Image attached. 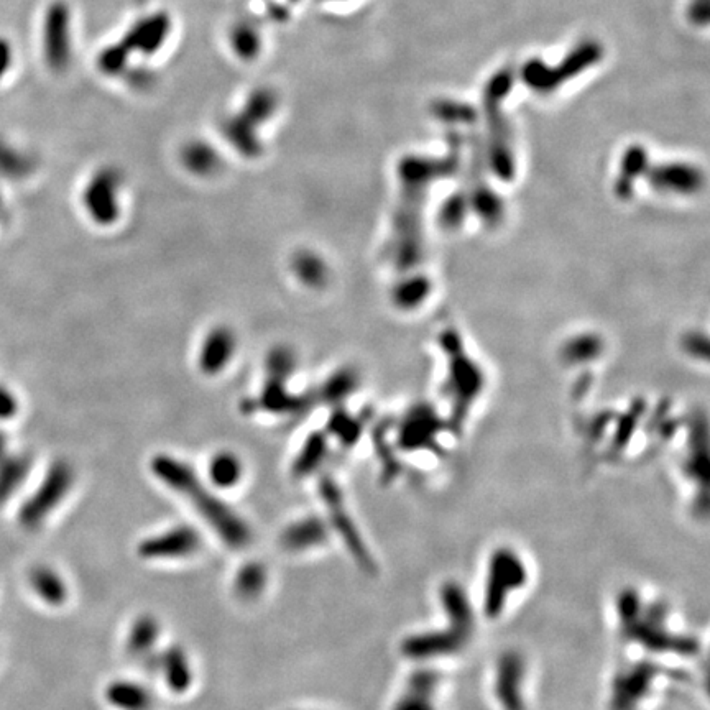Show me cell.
Here are the masks:
<instances>
[{
  "instance_id": "44dd1931",
  "label": "cell",
  "mask_w": 710,
  "mask_h": 710,
  "mask_svg": "<svg viewBox=\"0 0 710 710\" xmlns=\"http://www.w3.org/2000/svg\"><path fill=\"white\" fill-rule=\"evenodd\" d=\"M35 170V160L9 140L0 137V176L7 180H24Z\"/></svg>"
},
{
  "instance_id": "5b68a950",
  "label": "cell",
  "mask_w": 710,
  "mask_h": 710,
  "mask_svg": "<svg viewBox=\"0 0 710 710\" xmlns=\"http://www.w3.org/2000/svg\"><path fill=\"white\" fill-rule=\"evenodd\" d=\"M120 188L122 173L112 166L97 170L84 188V208L99 226H112L119 219Z\"/></svg>"
},
{
  "instance_id": "603a6c76",
  "label": "cell",
  "mask_w": 710,
  "mask_h": 710,
  "mask_svg": "<svg viewBox=\"0 0 710 710\" xmlns=\"http://www.w3.org/2000/svg\"><path fill=\"white\" fill-rule=\"evenodd\" d=\"M32 467V459L20 454L0 462V503H4L10 495L15 494L24 484Z\"/></svg>"
},
{
  "instance_id": "f1b7e54d",
  "label": "cell",
  "mask_w": 710,
  "mask_h": 710,
  "mask_svg": "<svg viewBox=\"0 0 710 710\" xmlns=\"http://www.w3.org/2000/svg\"><path fill=\"white\" fill-rule=\"evenodd\" d=\"M354 387L355 377L351 370H339L326 382L321 397L328 403H339L349 397V393L354 390Z\"/></svg>"
},
{
  "instance_id": "5bb4252c",
  "label": "cell",
  "mask_w": 710,
  "mask_h": 710,
  "mask_svg": "<svg viewBox=\"0 0 710 710\" xmlns=\"http://www.w3.org/2000/svg\"><path fill=\"white\" fill-rule=\"evenodd\" d=\"M181 163L191 175L211 178L222 170V158L216 148L201 140H193L181 148Z\"/></svg>"
},
{
  "instance_id": "d6a6232c",
  "label": "cell",
  "mask_w": 710,
  "mask_h": 710,
  "mask_svg": "<svg viewBox=\"0 0 710 710\" xmlns=\"http://www.w3.org/2000/svg\"><path fill=\"white\" fill-rule=\"evenodd\" d=\"M10 65H12V48L9 43L0 38V78L9 71Z\"/></svg>"
},
{
  "instance_id": "e0dca14e",
  "label": "cell",
  "mask_w": 710,
  "mask_h": 710,
  "mask_svg": "<svg viewBox=\"0 0 710 710\" xmlns=\"http://www.w3.org/2000/svg\"><path fill=\"white\" fill-rule=\"evenodd\" d=\"M291 270L308 288H321L328 283L329 270L321 255L313 250H298L291 257Z\"/></svg>"
},
{
  "instance_id": "1f68e13d",
  "label": "cell",
  "mask_w": 710,
  "mask_h": 710,
  "mask_svg": "<svg viewBox=\"0 0 710 710\" xmlns=\"http://www.w3.org/2000/svg\"><path fill=\"white\" fill-rule=\"evenodd\" d=\"M710 0H691L687 7V17L692 24L704 27L709 24Z\"/></svg>"
},
{
  "instance_id": "ac0fdd59",
  "label": "cell",
  "mask_w": 710,
  "mask_h": 710,
  "mask_svg": "<svg viewBox=\"0 0 710 710\" xmlns=\"http://www.w3.org/2000/svg\"><path fill=\"white\" fill-rule=\"evenodd\" d=\"M160 638V623L153 615H140L130 628L127 637V651L137 660L152 655L153 646Z\"/></svg>"
},
{
  "instance_id": "ffe728a7",
  "label": "cell",
  "mask_w": 710,
  "mask_h": 710,
  "mask_svg": "<svg viewBox=\"0 0 710 710\" xmlns=\"http://www.w3.org/2000/svg\"><path fill=\"white\" fill-rule=\"evenodd\" d=\"M30 584H32L33 591L37 592L38 597L45 600L47 604L58 607V605L65 604V600L68 599V587L55 569L47 568V566H38L33 569L30 572Z\"/></svg>"
},
{
  "instance_id": "f546056e",
  "label": "cell",
  "mask_w": 710,
  "mask_h": 710,
  "mask_svg": "<svg viewBox=\"0 0 710 710\" xmlns=\"http://www.w3.org/2000/svg\"><path fill=\"white\" fill-rule=\"evenodd\" d=\"M329 431L341 439L342 443L346 444L357 441L360 434L357 421L352 420L351 416L344 413V411H337V413L332 415L331 421H329Z\"/></svg>"
},
{
  "instance_id": "30bf717a",
  "label": "cell",
  "mask_w": 710,
  "mask_h": 710,
  "mask_svg": "<svg viewBox=\"0 0 710 710\" xmlns=\"http://www.w3.org/2000/svg\"><path fill=\"white\" fill-rule=\"evenodd\" d=\"M525 679V663L517 653H507L498 663L495 694L503 710H525L521 683Z\"/></svg>"
},
{
  "instance_id": "3957f363",
  "label": "cell",
  "mask_w": 710,
  "mask_h": 710,
  "mask_svg": "<svg viewBox=\"0 0 710 710\" xmlns=\"http://www.w3.org/2000/svg\"><path fill=\"white\" fill-rule=\"evenodd\" d=\"M74 482L73 467L65 461H58L48 469L42 485L28 498L20 510V521L25 528H38L58 508L66 495L70 494Z\"/></svg>"
},
{
  "instance_id": "d4e9b609",
  "label": "cell",
  "mask_w": 710,
  "mask_h": 710,
  "mask_svg": "<svg viewBox=\"0 0 710 710\" xmlns=\"http://www.w3.org/2000/svg\"><path fill=\"white\" fill-rule=\"evenodd\" d=\"M209 479L219 489H232L242 479V462L236 454L222 451L209 462Z\"/></svg>"
},
{
  "instance_id": "2e32d148",
  "label": "cell",
  "mask_w": 710,
  "mask_h": 710,
  "mask_svg": "<svg viewBox=\"0 0 710 710\" xmlns=\"http://www.w3.org/2000/svg\"><path fill=\"white\" fill-rule=\"evenodd\" d=\"M259 406L262 410L285 415V413H296L305 410L308 406L306 397H298L288 392L286 382L277 379H267L260 393Z\"/></svg>"
},
{
  "instance_id": "cb8c5ba5",
  "label": "cell",
  "mask_w": 710,
  "mask_h": 710,
  "mask_svg": "<svg viewBox=\"0 0 710 710\" xmlns=\"http://www.w3.org/2000/svg\"><path fill=\"white\" fill-rule=\"evenodd\" d=\"M268 574L263 564L252 561L239 569L234 581V591L239 599L249 602L262 595L267 587Z\"/></svg>"
},
{
  "instance_id": "52a82bcc",
  "label": "cell",
  "mask_w": 710,
  "mask_h": 710,
  "mask_svg": "<svg viewBox=\"0 0 710 710\" xmlns=\"http://www.w3.org/2000/svg\"><path fill=\"white\" fill-rule=\"evenodd\" d=\"M203 546L199 531L190 525H178L162 535L152 536L139 545L143 559H183L198 553Z\"/></svg>"
},
{
  "instance_id": "4316f807",
  "label": "cell",
  "mask_w": 710,
  "mask_h": 710,
  "mask_svg": "<svg viewBox=\"0 0 710 710\" xmlns=\"http://www.w3.org/2000/svg\"><path fill=\"white\" fill-rule=\"evenodd\" d=\"M431 689L433 681L428 676H418L411 684L402 701L398 702L397 710H433L431 709Z\"/></svg>"
},
{
  "instance_id": "7a4b0ae2",
  "label": "cell",
  "mask_w": 710,
  "mask_h": 710,
  "mask_svg": "<svg viewBox=\"0 0 710 710\" xmlns=\"http://www.w3.org/2000/svg\"><path fill=\"white\" fill-rule=\"evenodd\" d=\"M604 58V48L595 40H584L569 51L558 65L549 66L540 58H533L521 68V79L528 88L538 93H549L568 83L579 74L591 70Z\"/></svg>"
},
{
  "instance_id": "7c38bea8",
  "label": "cell",
  "mask_w": 710,
  "mask_h": 710,
  "mask_svg": "<svg viewBox=\"0 0 710 710\" xmlns=\"http://www.w3.org/2000/svg\"><path fill=\"white\" fill-rule=\"evenodd\" d=\"M653 674V669L638 666L620 676L615 683L614 710H632L637 706L641 696L650 691Z\"/></svg>"
},
{
  "instance_id": "9c48e42d",
  "label": "cell",
  "mask_w": 710,
  "mask_h": 710,
  "mask_svg": "<svg viewBox=\"0 0 710 710\" xmlns=\"http://www.w3.org/2000/svg\"><path fill=\"white\" fill-rule=\"evenodd\" d=\"M236 334L229 326H216L204 337L199 351V369L206 375L221 374L236 352Z\"/></svg>"
},
{
  "instance_id": "83f0119b",
  "label": "cell",
  "mask_w": 710,
  "mask_h": 710,
  "mask_svg": "<svg viewBox=\"0 0 710 710\" xmlns=\"http://www.w3.org/2000/svg\"><path fill=\"white\" fill-rule=\"evenodd\" d=\"M275 97L272 93L268 91H257L254 96L249 97V101L245 104V109L240 116L245 117L249 120L250 124L257 125L263 124L265 120L272 117L273 111H275Z\"/></svg>"
},
{
  "instance_id": "ba28073f",
  "label": "cell",
  "mask_w": 710,
  "mask_h": 710,
  "mask_svg": "<svg viewBox=\"0 0 710 710\" xmlns=\"http://www.w3.org/2000/svg\"><path fill=\"white\" fill-rule=\"evenodd\" d=\"M43 48L45 58L51 70H65L70 61V17L65 5H51L45 20V33H43Z\"/></svg>"
},
{
  "instance_id": "4dcf8cb0",
  "label": "cell",
  "mask_w": 710,
  "mask_h": 710,
  "mask_svg": "<svg viewBox=\"0 0 710 710\" xmlns=\"http://www.w3.org/2000/svg\"><path fill=\"white\" fill-rule=\"evenodd\" d=\"M19 413V400L9 388L0 385V421L10 420Z\"/></svg>"
},
{
  "instance_id": "e575fe53",
  "label": "cell",
  "mask_w": 710,
  "mask_h": 710,
  "mask_svg": "<svg viewBox=\"0 0 710 710\" xmlns=\"http://www.w3.org/2000/svg\"><path fill=\"white\" fill-rule=\"evenodd\" d=\"M0 211H2V199H0Z\"/></svg>"
},
{
  "instance_id": "277c9868",
  "label": "cell",
  "mask_w": 710,
  "mask_h": 710,
  "mask_svg": "<svg viewBox=\"0 0 710 710\" xmlns=\"http://www.w3.org/2000/svg\"><path fill=\"white\" fill-rule=\"evenodd\" d=\"M526 569L517 554L500 549L490 561L489 586L485 587V614L497 617L507 604L508 595L525 586Z\"/></svg>"
},
{
  "instance_id": "8992f818",
  "label": "cell",
  "mask_w": 710,
  "mask_h": 710,
  "mask_svg": "<svg viewBox=\"0 0 710 710\" xmlns=\"http://www.w3.org/2000/svg\"><path fill=\"white\" fill-rule=\"evenodd\" d=\"M319 494L323 498L324 505L328 507L332 525L336 528L337 533L342 536V540L346 543L352 556L357 559V563L362 568L370 571V569L374 568V563H372L370 554L367 553L362 536L359 535V531L354 526V521L349 517V512H347L346 505H344V498H342L341 490L337 487L336 482L331 477H321V480H319Z\"/></svg>"
},
{
  "instance_id": "8fae6325",
  "label": "cell",
  "mask_w": 710,
  "mask_h": 710,
  "mask_svg": "<svg viewBox=\"0 0 710 710\" xmlns=\"http://www.w3.org/2000/svg\"><path fill=\"white\" fill-rule=\"evenodd\" d=\"M329 538L326 521L319 517H306L288 525L282 535V546L291 553H301L323 546Z\"/></svg>"
},
{
  "instance_id": "9a60e30c",
  "label": "cell",
  "mask_w": 710,
  "mask_h": 710,
  "mask_svg": "<svg viewBox=\"0 0 710 710\" xmlns=\"http://www.w3.org/2000/svg\"><path fill=\"white\" fill-rule=\"evenodd\" d=\"M106 699L119 710H150L153 707L152 692L135 681H114L106 689Z\"/></svg>"
},
{
  "instance_id": "4fadbf2b",
  "label": "cell",
  "mask_w": 710,
  "mask_h": 710,
  "mask_svg": "<svg viewBox=\"0 0 710 710\" xmlns=\"http://www.w3.org/2000/svg\"><path fill=\"white\" fill-rule=\"evenodd\" d=\"M158 658H160L158 671H162L168 689L175 694L188 691L193 684V669L185 651L181 650L180 646H171Z\"/></svg>"
},
{
  "instance_id": "6da1fadb",
  "label": "cell",
  "mask_w": 710,
  "mask_h": 710,
  "mask_svg": "<svg viewBox=\"0 0 710 710\" xmlns=\"http://www.w3.org/2000/svg\"><path fill=\"white\" fill-rule=\"evenodd\" d=\"M152 472L168 489L196 508V512L208 523L224 545L242 549L252 543V530L239 513L234 512L224 500L201 482L196 472L176 457L160 454L152 459Z\"/></svg>"
},
{
  "instance_id": "d6986e66",
  "label": "cell",
  "mask_w": 710,
  "mask_h": 710,
  "mask_svg": "<svg viewBox=\"0 0 710 710\" xmlns=\"http://www.w3.org/2000/svg\"><path fill=\"white\" fill-rule=\"evenodd\" d=\"M222 134L231 142L232 147L244 157L255 158L262 153V143H260L255 125L242 116L231 117L222 127Z\"/></svg>"
},
{
  "instance_id": "484cf974",
  "label": "cell",
  "mask_w": 710,
  "mask_h": 710,
  "mask_svg": "<svg viewBox=\"0 0 710 710\" xmlns=\"http://www.w3.org/2000/svg\"><path fill=\"white\" fill-rule=\"evenodd\" d=\"M265 367H267L268 379L286 382L291 375L295 374L296 367H298V357L290 347H273L272 351L268 352Z\"/></svg>"
},
{
  "instance_id": "7402d4cb",
  "label": "cell",
  "mask_w": 710,
  "mask_h": 710,
  "mask_svg": "<svg viewBox=\"0 0 710 710\" xmlns=\"http://www.w3.org/2000/svg\"><path fill=\"white\" fill-rule=\"evenodd\" d=\"M328 454V439L323 433H313L306 439L300 454L296 456L293 464V475L298 479L308 477L314 471H318Z\"/></svg>"
},
{
  "instance_id": "836d02e7",
  "label": "cell",
  "mask_w": 710,
  "mask_h": 710,
  "mask_svg": "<svg viewBox=\"0 0 710 710\" xmlns=\"http://www.w3.org/2000/svg\"><path fill=\"white\" fill-rule=\"evenodd\" d=\"M7 454V436L4 431H0V462L4 461Z\"/></svg>"
}]
</instances>
